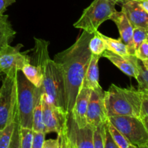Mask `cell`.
<instances>
[{
  "label": "cell",
  "mask_w": 148,
  "mask_h": 148,
  "mask_svg": "<svg viewBox=\"0 0 148 148\" xmlns=\"http://www.w3.org/2000/svg\"><path fill=\"white\" fill-rule=\"evenodd\" d=\"M92 36L83 30L70 47L56 53L53 59L63 74L67 113L72 112L92 55L88 43Z\"/></svg>",
  "instance_id": "cell-1"
},
{
  "label": "cell",
  "mask_w": 148,
  "mask_h": 148,
  "mask_svg": "<svg viewBox=\"0 0 148 148\" xmlns=\"http://www.w3.org/2000/svg\"><path fill=\"white\" fill-rule=\"evenodd\" d=\"M34 39V62L35 64L40 66L43 73V93L49 103L67 114L63 74L59 65L50 59L49 42L37 38Z\"/></svg>",
  "instance_id": "cell-2"
},
{
  "label": "cell",
  "mask_w": 148,
  "mask_h": 148,
  "mask_svg": "<svg viewBox=\"0 0 148 148\" xmlns=\"http://www.w3.org/2000/svg\"><path fill=\"white\" fill-rule=\"evenodd\" d=\"M145 93L134 87L123 88L111 84L104 92V103L108 117L130 116L139 118L140 107Z\"/></svg>",
  "instance_id": "cell-3"
},
{
  "label": "cell",
  "mask_w": 148,
  "mask_h": 148,
  "mask_svg": "<svg viewBox=\"0 0 148 148\" xmlns=\"http://www.w3.org/2000/svg\"><path fill=\"white\" fill-rule=\"evenodd\" d=\"M15 79L19 124L22 128L32 129L33 110L43 93V88L34 86L27 80L21 71H17Z\"/></svg>",
  "instance_id": "cell-4"
},
{
  "label": "cell",
  "mask_w": 148,
  "mask_h": 148,
  "mask_svg": "<svg viewBox=\"0 0 148 148\" xmlns=\"http://www.w3.org/2000/svg\"><path fill=\"white\" fill-rule=\"evenodd\" d=\"M116 0H94L84 10L81 17L73 25L74 27L94 33L101 24L110 20L115 12Z\"/></svg>",
  "instance_id": "cell-5"
},
{
  "label": "cell",
  "mask_w": 148,
  "mask_h": 148,
  "mask_svg": "<svg viewBox=\"0 0 148 148\" xmlns=\"http://www.w3.org/2000/svg\"><path fill=\"white\" fill-rule=\"evenodd\" d=\"M108 122L136 147L148 148V128L139 118L114 116L108 117Z\"/></svg>",
  "instance_id": "cell-6"
},
{
  "label": "cell",
  "mask_w": 148,
  "mask_h": 148,
  "mask_svg": "<svg viewBox=\"0 0 148 148\" xmlns=\"http://www.w3.org/2000/svg\"><path fill=\"white\" fill-rule=\"evenodd\" d=\"M15 76H6L0 88V130L13 121L17 111Z\"/></svg>",
  "instance_id": "cell-7"
},
{
  "label": "cell",
  "mask_w": 148,
  "mask_h": 148,
  "mask_svg": "<svg viewBox=\"0 0 148 148\" xmlns=\"http://www.w3.org/2000/svg\"><path fill=\"white\" fill-rule=\"evenodd\" d=\"M62 130L72 148H94V128L88 124L84 127H78L72 112L66 114Z\"/></svg>",
  "instance_id": "cell-8"
},
{
  "label": "cell",
  "mask_w": 148,
  "mask_h": 148,
  "mask_svg": "<svg viewBox=\"0 0 148 148\" xmlns=\"http://www.w3.org/2000/svg\"><path fill=\"white\" fill-rule=\"evenodd\" d=\"M23 47V45L19 43L15 46L8 45L0 50V71L6 76H15L17 71H21L25 64L30 62L28 51H20Z\"/></svg>",
  "instance_id": "cell-9"
},
{
  "label": "cell",
  "mask_w": 148,
  "mask_h": 148,
  "mask_svg": "<svg viewBox=\"0 0 148 148\" xmlns=\"http://www.w3.org/2000/svg\"><path fill=\"white\" fill-rule=\"evenodd\" d=\"M104 103V91L101 87L91 90L86 114L87 124L92 128L108 122Z\"/></svg>",
  "instance_id": "cell-10"
},
{
  "label": "cell",
  "mask_w": 148,
  "mask_h": 148,
  "mask_svg": "<svg viewBox=\"0 0 148 148\" xmlns=\"http://www.w3.org/2000/svg\"><path fill=\"white\" fill-rule=\"evenodd\" d=\"M42 111L45 134L61 132L66 119V114L46 100L44 93L42 94Z\"/></svg>",
  "instance_id": "cell-11"
},
{
  "label": "cell",
  "mask_w": 148,
  "mask_h": 148,
  "mask_svg": "<svg viewBox=\"0 0 148 148\" xmlns=\"http://www.w3.org/2000/svg\"><path fill=\"white\" fill-rule=\"evenodd\" d=\"M121 6V12L124 13L133 27L148 29V13L140 7L137 0H127Z\"/></svg>",
  "instance_id": "cell-12"
},
{
  "label": "cell",
  "mask_w": 148,
  "mask_h": 148,
  "mask_svg": "<svg viewBox=\"0 0 148 148\" xmlns=\"http://www.w3.org/2000/svg\"><path fill=\"white\" fill-rule=\"evenodd\" d=\"M110 20L114 21V23L116 25L120 36H121L120 38L122 40L123 43L127 46L130 54L134 55L135 49H134L132 40L133 26L132 25L124 13L121 11H116L111 15Z\"/></svg>",
  "instance_id": "cell-13"
},
{
  "label": "cell",
  "mask_w": 148,
  "mask_h": 148,
  "mask_svg": "<svg viewBox=\"0 0 148 148\" xmlns=\"http://www.w3.org/2000/svg\"><path fill=\"white\" fill-rule=\"evenodd\" d=\"M103 57L108 59L124 74L130 77H137V58L134 55L122 56L106 50L102 54Z\"/></svg>",
  "instance_id": "cell-14"
},
{
  "label": "cell",
  "mask_w": 148,
  "mask_h": 148,
  "mask_svg": "<svg viewBox=\"0 0 148 148\" xmlns=\"http://www.w3.org/2000/svg\"><path fill=\"white\" fill-rule=\"evenodd\" d=\"M91 90L89 88H81L75 99L72 114L79 127H84L87 125L86 114Z\"/></svg>",
  "instance_id": "cell-15"
},
{
  "label": "cell",
  "mask_w": 148,
  "mask_h": 148,
  "mask_svg": "<svg viewBox=\"0 0 148 148\" xmlns=\"http://www.w3.org/2000/svg\"><path fill=\"white\" fill-rule=\"evenodd\" d=\"M100 58L101 56H99L91 55L81 88L95 90L101 87L99 84V66H98Z\"/></svg>",
  "instance_id": "cell-16"
},
{
  "label": "cell",
  "mask_w": 148,
  "mask_h": 148,
  "mask_svg": "<svg viewBox=\"0 0 148 148\" xmlns=\"http://www.w3.org/2000/svg\"><path fill=\"white\" fill-rule=\"evenodd\" d=\"M16 35V31L12 28L8 15H0V50L10 45Z\"/></svg>",
  "instance_id": "cell-17"
},
{
  "label": "cell",
  "mask_w": 148,
  "mask_h": 148,
  "mask_svg": "<svg viewBox=\"0 0 148 148\" xmlns=\"http://www.w3.org/2000/svg\"><path fill=\"white\" fill-rule=\"evenodd\" d=\"M21 72L27 79L36 88H41L43 84V73L40 66L36 64L27 63L21 69Z\"/></svg>",
  "instance_id": "cell-18"
},
{
  "label": "cell",
  "mask_w": 148,
  "mask_h": 148,
  "mask_svg": "<svg viewBox=\"0 0 148 148\" xmlns=\"http://www.w3.org/2000/svg\"><path fill=\"white\" fill-rule=\"evenodd\" d=\"M100 35H101V37L102 38L104 43H105L107 51H109L113 52L116 54L122 56H127L130 55L129 53L127 46L123 43L121 38H113L108 37V36H105L101 33H100Z\"/></svg>",
  "instance_id": "cell-19"
},
{
  "label": "cell",
  "mask_w": 148,
  "mask_h": 148,
  "mask_svg": "<svg viewBox=\"0 0 148 148\" xmlns=\"http://www.w3.org/2000/svg\"><path fill=\"white\" fill-rule=\"evenodd\" d=\"M137 77L135 79L138 82L137 90L148 92V61L143 62L137 59Z\"/></svg>",
  "instance_id": "cell-20"
},
{
  "label": "cell",
  "mask_w": 148,
  "mask_h": 148,
  "mask_svg": "<svg viewBox=\"0 0 148 148\" xmlns=\"http://www.w3.org/2000/svg\"><path fill=\"white\" fill-rule=\"evenodd\" d=\"M42 96V95H41ZM40 99L36 103L33 113V122H32V131L35 132L45 133L44 124L43 121V111H42V99Z\"/></svg>",
  "instance_id": "cell-21"
},
{
  "label": "cell",
  "mask_w": 148,
  "mask_h": 148,
  "mask_svg": "<svg viewBox=\"0 0 148 148\" xmlns=\"http://www.w3.org/2000/svg\"><path fill=\"white\" fill-rule=\"evenodd\" d=\"M88 48L92 54L99 56L101 57H102L103 53L106 50L105 43L101 37L100 32H98V30L95 32L92 38L90 39Z\"/></svg>",
  "instance_id": "cell-22"
},
{
  "label": "cell",
  "mask_w": 148,
  "mask_h": 148,
  "mask_svg": "<svg viewBox=\"0 0 148 148\" xmlns=\"http://www.w3.org/2000/svg\"><path fill=\"white\" fill-rule=\"evenodd\" d=\"M107 127L112 137L113 140L115 142L116 145L119 148H138L135 145L132 144L128 140L125 138L122 134H120L110 123L107 122Z\"/></svg>",
  "instance_id": "cell-23"
},
{
  "label": "cell",
  "mask_w": 148,
  "mask_h": 148,
  "mask_svg": "<svg viewBox=\"0 0 148 148\" xmlns=\"http://www.w3.org/2000/svg\"><path fill=\"white\" fill-rule=\"evenodd\" d=\"M14 123L15 121L14 118L12 121L7 124L4 129L0 130V148H8L10 146L14 130Z\"/></svg>",
  "instance_id": "cell-24"
},
{
  "label": "cell",
  "mask_w": 148,
  "mask_h": 148,
  "mask_svg": "<svg viewBox=\"0 0 148 148\" xmlns=\"http://www.w3.org/2000/svg\"><path fill=\"white\" fill-rule=\"evenodd\" d=\"M148 36V29L143 28L140 27H133L132 40L134 43V49H137V47L143 43L144 40H147Z\"/></svg>",
  "instance_id": "cell-25"
},
{
  "label": "cell",
  "mask_w": 148,
  "mask_h": 148,
  "mask_svg": "<svg viewBox=\"0 0 148 148\" xmlns=\"http://www.w3.org/2000/svg\"><path fill=\"white\" fill-rule=\"evenodd\" d=\"M20 148H31L33 143V132L31 129H20Z\"/></svg>",
  "instance_id": "cell-26"
},
{
  "label": "cell",
  "mask_w": 148,
  "mask_h": 148,
  "mask_svg": "<svg viewBox=\"0 0 148 148\" xmlns=\"http://www.w3.org/2000/svg\"><path fill=\"white\" fill-rule=\"evenodd\" d=\"M14 121H15V123H14V130H13L12 140L8 148H20V126L19 124L17 111H16L15 116H14Z\"/></svg>",
  "instance_id": "cell-27"
},
{
  "label": "cell",
  "mask_w": 148,
  "mask_h": 148,
  "mask_svg": "<svg viewBox=\"0 0 148 148\" xmlns=\"http://www.w3.org/2000/svg\"><path fill=\"white\" fill-rule=\"evenodd\" d=\"M105 124H101V125L94 128V148H104V125Z\"/></svg>",
  "instance_id": "cell-28"
},
{
  "label": "cell",
  "mask_w": 148,
  "mask_h": 148,
  "mask_svg": "<svg viewBox=\"0 0 148 148\" xmlns=\"http://www.w3.org/2000/svg\"><path fill=\"white\" fill-rule=\"evenodd\" d=\"M139 119L148 128V93H145L142 102L139 114Z\"/></svg>",
  "instance_id": "cell-29"
},
{
  "label": "cell",
  "mask_w": 148,
  "mask_h": 148,
  "mask_svg": "<svg viewBox=\"0 0 148 148\" xmlns=\"http://www.w3.org/2000/svg\"><path fill=\"white\" fill-rule=\"evenodd\" d=\"M134 56L137 59L143 61V62H147L148 61V41L147 40H144L140 46L137 47L134 51Z\"/></svg>",
  "instance_id": "cell-30"
},
{
  "label": "cell",
  "mask_w": 148,
  "mask_h": 148,
  "mask_svg": "<svg viewBox=\"0 0 148 148\" xmlns=\"http://www.w3.org/2000/svg\"><path fill=\"white\" fill-rule=\"evenodd\" d=\"M106 124L104 125V148H119L113 140Z\"/></svg>",
  "instance_id": "cell-31"
},
{
  "label": "cell",
  "mask_w": 148,
  "mask_h": 148,
  "mask_svg": "<svg viewBox=\"0 0 148 148\" xmlns=\"http://www.w3.org/2000/svg\"><path fill=\"white\" fill-rule=\"evenodd\" d=\"M33 132V139L31 148H42L46 134L43 132Z\"/></svg>",
  "instance_id": "cell-32"
},
{
  "label": "cell",
  "mask_w": 148,
  "mask_h": 148,
  "mask_svg": "<svg viewBox=\"0 0 148 148\" xmlns=\"http://www.w3.org/2000/svg\"><path fill=\"white\" fill-rule=\"evenodd\" d=\"M42 148H59V137L56 139H49L45 140L43 142Z\"/></svg>",
  "instance_id": "cell-33"
},
{
  "label": "cell",
  "mask_w": 148,
  "mask_h": 148,
  "mask_svg": "<svg viewBox=\"0 0 148 148\" xmlns=\"http://www.w3.org/2000/svg\"><path fill=\"white\" fill-rule=\"evenodd\" d=\"M16 1V0H0V15L4 14L9 6L12 5Z\"/></svg>",
  "instance_id": "cell-34"
},
{
  "label": "cell",
  "mask_w": 148,
  "mask_h": 148,
  "mask_svg": "<svg viewBox=\"0 0 148 148\" xmlns=\"http://www.w3.org/2000/svg\"><path fill=\"white\" fill-rule=\"evenodd\" d=\"M140 7L148 13V0H137Z\"/></svg>",
  "instance_id": "cell-35"
},
{
  "label": "cell",
  "mask_w": 148,
  "mask_h": 148,
  "mask_svg": "<svg viewBox=\"0 0 148 148\" xmlns=\"http://www.w3.org/2000/svg\"><path fill=\"white\" fill-rule=\"evenodd\" d=\"M127 1V0H118V2H117V4H122L123 2H124V1Z\"/></svg>",
  "instance_id": "cell-36"
},
{
  "label": "cell",
  "mask_w": 148,
  "mask_h": 148,
  "mask_svg": "<svg viewBox=\"0 0 148 148\" xmlns=\"http://www.w3.org/2000/svg\"><path fill=\"white\" fill-rule=\"evenodd\" d=\"M70 148H72V147H71V146H70Z\"/></svg>",
  "instance_id": "cell-37"
},
{
  "label": "cell",
  "mask_w": 148,
  "mask_h": 148,
  "mask_svg": "<svg viewBox=\"0 0 148 148\" xmlns=\"http://www.w3.org/2000/svg\"><path fill=\"white\" fill-rule=\"evenodd\" d=\"M0 73H1V71H0Z\"/></svg>",
  "instance_id": "cell-38"
}]
</instances>
